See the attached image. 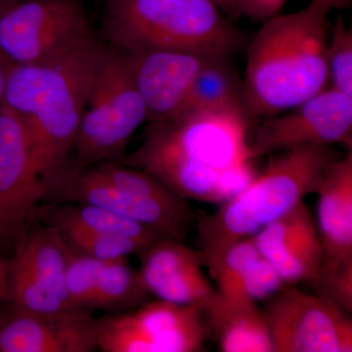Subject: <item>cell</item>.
Wrapping results in <instances>:
<instances>
[{"label":"cell","instance_id":"cell-1","mask_svg":"<svg viewBox=\"0 0 352 352\" xmlns=\"http://www.w3.org/2000/svg\"><path fill=\"white\" fill-rule=\"evenodd\" d=\"M252 116L195 110L149 122L142 144L118 163L138 168L184 200L222 204L256 177Z\"/></svg>","mask_w":352,"mask_h":352},{"label":"cell","instance_id":"cell-2","mask_svg":"<svg viewBox=\"0 0 352 352\" xmlns=\"http://www.w3.org/2000/svg\"><path fill=\"white\" fill-rule=\"evenodd\" d=\"M104 45L94 34L54 59L14 63L9 73L3 107L24 122L44 188L73 149Z\"/></svg>","mask_w":352,"mask_h":352},{"label":"cell","instance_id":"cell-3","mask_svg":"<svg viewBox=\"0 0 352 352\" xmlns=\"http://www.w3.org/2000/svg\"><path fill=\"white\" fill-rule=\"evenodd\" d=\"M332 9L328 0H311L296 12L264 21L248 47L243 82L252 117L291 110L325 88Z\"/></svg>","mask_w":352,"mask_h":352},{"label":"cell","instance_id":"cell-4","mask_svg":"<svg viewBox=\"0 0 352 352\" xmlns=\"http://www.w3.org/2000/svg\"><path fill=\"white\" fill-rule=\"evenodd\" d=\"M337 159L330 145H307L275 155L244 190L197 219L203 263L229 245L252 237L286 214L308 194L316 193L328 166Z\"/></svg>","mask_w":352,"mask_h":352},{"label":"cell","instance_id":"cell-5","mask_svg":"<svg viewBox=\"0 0 352 352\" xmlns=\"http://www.w3.org/2000/svg\"><path fill=\"white\" fill-rule=\"evenodd\" d=\"M101 31L122 52L168 50L229 58L244 32L208 0H104Z\"/></svg>","mask_w":352,"mask_h":352},{"label":"cell","instance_id":"cell-6","mask_svg":"<svg viewBox=\"0 0 352 352\" xmlns=\"http://www.w3.org/2000/svg\"><path fill=\"white\" fill-rule=\"evenodd\" d=\"M43 201L107 208L152 227L166 237L182 241L198 219L188 201L145 171L118 162L82 168L66 162L45 185Z\"/></svg>","mask_w":352,"mask_h":352},{"label":"cell","instance_id":"cell-7","mask_svg":"<svg viewBox=\"0 0 352 352\" xmlns=\"http://www.w3.org/2000/svg\"><path fill=\"white\" fill-rule=\"evenodd\" d=\"M147 120L145 104L124 52L105 43L73 148L75 168L119 162L134 132Z\"/></svg>","mask_w":352,"mask_h":352},{"label":"cell","instance_id":"cell-8","mask_svg":"<svg viewBox=\"0 0 352 352\" xmlns=\"http://www.w3.org/2000/svg\"><path fill=\"white\" fill-rule=\"evenodd\" d=\"M94 34L82 0L0 2V50L13 63L54 59Z\"/></svg>","mask_w":352,"mask_h":352},{"label":"cell","instance_id":"cell-9","mask_svg":"<svg viewBox=\"0 0 352 352\" xmlns=\"http://www.w3.org/2000/svg\"><path fill=\"white\" fill-rule=\"evenodd\" d=\"M102 352H199L210 335L205 308L157 300L95 318Z\"/></svg>","mask_w":352,"mask_h":352},{"label":"cell","instance_id":"cell-10","mask_svg":"<svg viewBox=\"0 0 352 352\" xmlns=\"http://www.w3.org/2000/svg\"><path fill=\"white\" fill-rule=\"evenodd\" d=\"M68 247L56 227L32 226L9 259L4 300L25 311L72 309L66 289Z\"/></svg>","mask_w":352,"mask_h":352},{"label":"cell","instance_id":"cell-11","mask_svg":"<svg viewBox=\"0 0 352 352\" xmlns=\"http://www.w3.org/2000/svg\"><path fill=\"white\" fill-rule=\"evenodd\" d=\"M44 194L22 119L0 110V256L15 252L34 223ZM4 258V256H3Z\"/></svg>","mask_w":352,"mask_h":352},{"label":"cell","instance_id":"cell-12","mask_svg":"<svg viewBox=\"0 0 352 352\" xmlns=\"http://www.w3.org/2000/svg\"><path fill=\"white\" fill-rule=\"evenodd\" d=\"M274 352H351L349 312L298 289H282L263 310Z\"/></svg>","mask_w":352,"mask_h":352},{"label":"cell","instance_id":"cell-13","mask_svg":"<svg viewBox=\"0 0 352 352\" xmlns=\"http://www.w3.org/2000/svg\"><path fill=\"white\" fill-rule=\"evenodd\" d=\"M352 97L336 88L318 94L292 108L266 118L251 139L252 159L307 145L346 143L351 147Z\"/></svg>","mask_w":352,"mask_h":352},{"label":"cell","instance_id":"cell-14","mask_svg":"<svg viewBox=\"0 0 352 352\" xmlns=\"http://www.w3.org/2000/svg\"><path fill=\"white\" fill-rule=\"evenodd\" d=\"M95 318L88 310L25 311L0 308V352L97 351Z\"/></svg>","mask_w":352,"mask_h":352},{"label":"cell","instance_id":"cell-15","mask_svg":"<svg viewBox=\"0 0 352 352\" xmlns=\"http://www.w3.org/2000/svg\"><path fill=\"white\" fill-rule=\"evenodd\" d=\"M138 270L143 286L157 300L208 309L219 298L204 273L201 252L166 237L139 254Z\"/></svg>","mask_w":352,"mask_h":352},{"label":"cell","instance_id":"cell-16","mask_svg":"<svg viewBox=\"0 0 352 352\" xmlns=\"http://www.w3.org/2000/svg\"><path fill=\"white\" fill-rule=\"evenodd\" d=\"M144 102L149 122L171 119L182 111L192 85L212 57L180 51L124 52Z\"/></svg>","mask_w":352,"mask_h":352},{"label":"cell","instance_id":"cell-17","mask_svg":"<svg viewBox=\"0 0 352 352\" xmlns=\"http://www.w3.org/2000/svg\"><path fill=\"white\" fill-rule=\"evenodd\" d=\"M252 239L285 284H310L318 276L324 263L323 247L305 201L264 227Z\"/></svg>","mask_w":352,"mask_h":352},{"label":"cell","instance_id":"cell-18","mask_svg":"<svg viewBox=\"0 0 352 352\" xmlns=\"http://www.w3.org/2000/svg\"><path fill=\"white\" fill-rule=\"evenodd\" d=\"M316 193V226L324 252L318 276L352 270L351 149L328 166Z\"/></svg>","mask_w":352,"mask_h":352},{"label":"cell","instance_id":"cell-19","mask_svg":"<svg viewBox=\"0 0 352 352\" xmlns=\"http://www.w3.org/2000/svg\"><path fill=\"white\" fill-rule=\"evenodd\" d=\"M210 333L223 352H274L263 311L256 303L219 300L205 310Z\"/></svg>","mask_w":352,"mask_h":352},{"label":"cell","instance_id":"cell-20","mask_svg":"<svg viewBox=\"0 0 352 352\" xmlns=\"http://www.w3.org/2000/svg\"><path fill=\"white\" fill-rule=\"evenodd\" d=\"M34 219L58 229L76 228L87 232L131 238L148 247L166 238L152 227L116 214L107 208L88 204H39Z\"/></svg>","mask_w":352,"mask_h":352},{"label":"cell","instance_id":"cell-21","mask_svg":"<svg viewBox=\"0 0 352 352\" xmlns=\"http://www.w3.org/2000/svg\"><path fill=\"white\" fill-rule=\"evenodd\" d=\"M228 59L212 58L204 65L177 115L195 110H230L252 116L245 103L244 85Z\"/></svg>","mask_w":352,"mask_h":352},{"label":"cell","instance_id":"cell-22","mask_svg":"<svg viewBox=\"0 0 352 352\" xmlns=\"http://www.w3.org/2000/svg\"><path fill=\"white\" fill-rule=\"evenodd\" d=\"M149 296L138 271L129 265L126 258L106 261L99 274L92 311L122 314L144 305Z\"/></svg>","mask_w":352,"mask_h":352},{"label":"cell","instance_id":"cell-23","mask_svg":"<svg viewBox=\"0 0 352 352\" xmlns=\"http://www.w3.org/2000/svg\"><path fill=\"white\" fill-rule=\"evenodd\" d=\"M261 256L252 237L245 238L229 245L217 256L205 261L217 285V292L223 300L244 302L242 300L243 282L252 263Z\"/></svg>","mask_w":352,"mask_h":352},{"label":"cell","instance_id":"cell-24","mask_svg":"<svg viewBox=\"0 0 352 352\" xmlns=\"http://www.w3.org/2000/svg\"><path fill=\"white\" fill-rule=\"evenodd\" d=\"M58 229V228H57ZM69 249L99 261L127 258L131 254H142L148 245L131 238L107 234L87 232L76 228L58 229Z\"/></svg>","mask_w":352,"mask_h":352},{"label":"cell","instance_id":"cell-25","mask_svg":"<svg viewBox=\"0 0 352 352\" xmlns=\"http://www.w3.org/2000/svg\"><path fill=\"white\" fill-rule=\"evenodd\" d=\"M68 247V245H67ZM106 261L69 249L66 266V289L72 309L92 312L97 282Z\"/></svg>","mask_w":352,"mask_h":352},{"label":"cell","instance_id":"cell-26","mask_svg":"<svg viewBox=\"0 0 352 352\" xmlns=\"http://www.w3.org/2000/svg\"><path fill=\"white\" fill-rule=\"evenodd\" d=\"M326 57L333 87L352 97V31L342 15L333 23Z\"/></svg>","mask_w":352,"mask_h":352},{"label":"cell","instance_id":"cell-27","mask_svg":"<svg viewBox=\"0 0 352 352\" xmlns=\"http://www.w3.org/2000/svg\"><path fill=\"white\" fill-rule=\"evenodd\" d=\"M285 282L267 259L259 256L248 270L242 287V300L254 302L272 298L284 289Z\"/></svg>","mask_w":352,"mask_h":352},{"label":"cell","instance_id":"cell-28","mask_svg":"<svg viewBox=\"0 0 352 352\" xmlns=\"http://www.w3.org/2000/svg\"><path fill=\"white\" fill-rule=\"evenodd\" d=\"M288 0H237L238 16L252 21H266L281 12Z\"/></svg>","mask_w":352,"mask_h":352},{"label":"cell","instance_id":"cell-29","mask_svg":"<svg viewBox=\"0 0 352 352\" xmlns=\"http://www.w3.org/2000/svg\"><path fill=\"white\" fill-rule=\"evenodd\" d=\"M13 65V62L0 50V110L3 107L7 80Z\"/></svg>","mask_w":352,"mask_h":352},{"label":"cell","instance_id":"cell-30","mask_svg":"<svg viewBox=\"0 0 352 352\" xmlns=\"http://www.w3.org/2000/svg\"><path fill=\"white\" fill-rule=\"evenodd\" d=\"M220 11L228 15L229 17L237 19L239 18L237 13V0H208Z\"/></svg>","mask_w":352,"mask_h":352},{"label":"cell","instance_id":"cell-31","mask_svg":"<svg viewBox=\"0 0 352 352\" xmlns=\"http://www.w3.org/2000/svg\"><path fill=\"white\" fill-rule=\"evenodd\" d=\"M9 259L0 256V302L6 296L7 275H8Z\"/></svg>","mask_w":352,"mask_h":352},{"label":"cell","instance_id":"cell-32","mask_svg":"<svg viewBox=\"0 0 352 352\" xmlns=\"http://www.w3.org/2000/svg\"><path fill=\"white\" fill-rule=\"evenodd\" d=\"M332 6L333 9L342 10V9H349L351 7V0H328Z\"/></svg>","mask_w":352,"mask_h":352},{"label":"cell","instance_id":"cell-33","mask_svg":"<svg viewBox=\"0 0 352 352\" xmlns=\"http://www.w3.org/2000/svg\"><path fill=\"white\" fill-rule=\"evenodd\" d=\"M1 1H2V0H0V2H1Z\"/></svg>","mask_w":352,"mask_h":352},{"label":"cell","instance_id":"cell-34","mask_svg":"<svg viewBox=\"0 0 352 352\" xmlns=\"http://www.w3.org/2000/svg\"><path fill=\"white\" fill-rule=\"evenodd\" d=\"M98 1H100V0H98Z\"/></svg>","mask_w":352,"mask_h":352}]
</instances>
